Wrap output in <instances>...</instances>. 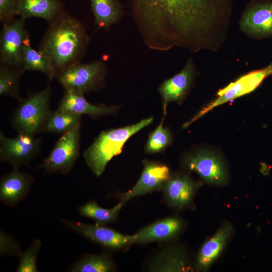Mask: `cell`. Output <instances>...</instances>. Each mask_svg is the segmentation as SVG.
<instances>
[{
    "mask_svg": "<svg viewBox=\"0 0 272 272\" xmlns=\"http://www.w3.org/2000/svg\"><path fill=\"white\" fill-rule=\"evenodd\" d=\"M21 67L24 72L37 71L44 74L51 82L55 78L53 70L48 58L39 50L33 49L30 40L24 45L22 55Z\"/></svg>",
    "mask_w": 272,
    "mask_h": 272,
    "instance_id": "obj_23",
    "label": "cell"
},
{
    "mask_svg": "<svg viewBox=\"0 0 272 272\" xmlns=\"http://www.w3.org/2000/svg\"><path fill=\"white\" fill-rule=\"evenodd\" d=\"M144 169L134 186L120 195L123 205L135 196L163 190L164 184L170 177V170L166 165L144 159Z\"/></svg>",
    "mask_w": 272,
    "mask_h": 272,
    "instance_id": "obj_12",
    "label": "cell"
},
{
    "mask_svg": "<svg viewBox=\"0 0 272 272\" xmlns=\"http://www.w3.org/2000/svg\"><path fill=\"white\" fill-rule=\"evenodd\" d=\"M81 125L62 134L38 167L49 173L70 172L79 156Z\"/></svg>",
    "mask_w": 272,
    "mask_h": 272,
    "instance_id": "obj_6",
    "label": "cell"
},
{
    "mask_svg": "<svg viewBox=\"0 0 272 272\" xmlns=\"http://www.w3.org/2000/svg\"><path fill=\"white\" fill-rule=\"evenodd\" d=\"M41 247V242L35 239L30 246L20 255L19 263L17 268L18 272H37L36 259Z\"/></svg>",
    "mask_w": 272,
    "mask_h": 272,
    "instance_id": "obj_29",
    "label": "cell"
},
{
    "mask_svg": "<svg viewBox=\"0 0 272 272\" xmlns=\"http://www.w3.org/2000/svg\"><path fill=\"white\" fill-rule=\"evenodd\" d=\"M118 108L119 107L116 106L93 104L86 99L84 94L72 90H65L57 110L81 116L86 114L93 118H97L104 116L114 115L118 111Z\"/></svg>",
    "mask_w": 272,
    "mask_h": 272,
    "instance_id": "obj_15",
    "label": "cell"
},
{
    "mask_svg": "<svg viewBox=\"0 0 272 272\" xmlns=\"http://www.w3.org/2000/svg\"><path fill=\"white\" fill-rule=\"evenodd\" d=\"M132 19L151 49L195 52L220 46L233 0H129Z\"/></svg>",
    "mask_w": 272,
    "mask_h": 272,
    "instance_id": "obj_1",
    "label": "cell"
},
{
    "mask_svg": "<svg viewBox=\"0 0 272 272\" xmlns=\"http://www.w3.org/2000/svg\"><path fill=\"white\" fill-rule=\"evenodd\" d=\"M61 221L90 241L107 249L123 250L135 243V234L125 235L104 225L86 224L65 219Z\"/></svg>",
    "mask_w": 272,
    "mask_h": 272,
    "instance_id": "obj_8",
    "label": "cell"
},
{
    "mask_svg": "<svg viewBox=\"0 0 272 272\" xmlns=\"http://www.w3.org/2000/svg\"><path fill=\"white\" fill-rule=\"evenodd\" d=\"M240 27L254 38L272 36V1L255 2L247 6L241 17Z\"/></svg>",
    "mask_w": 272,
    "mask_h": 272,
    "instance_id": "obj_13",
    "label": "cell"
},
{
    "mask_svg": "<svg viewBox=\"0 0 272 272\" xmlns=\"http://www.w3.org/2000/svg\"><path fill=\"white\" fill-rule=\"evenodd\" d=\"M194 72L193 62L190 58L179 73L160 85L158 91L162 97L164 114L166 113V107L169 102L180 103L184 99L191 85Z\"/></svg>",
    "mask_w": 272,
    "mask_h": 272,
    "instance_id": "obj_14",
    "label": "cell"
},
{
    "mask_svg": "<svg viewBox=\"0 0 272 272\" xmlns=\"http://www.w3.org/2000/svg\"><path fill=\"white\" fill-rule=\"evenodd\" d=\"M19 0H0V21L3 24L10 23L18 16Z\"/></svg>",
    "mask_w": 272,
    "mask_h": 272,
    "instance_id": "obj_30",
    "label": "cell"
},
{
    "mask_svg": "<svg viewBox=\"0 0 272 272\" xmlns=\"http://www.w3.org/2000/svg\"><path fill=\"white\" fill-rule=\"evenodd\" d=\"M24 71L21 67L0 63V95L8 96L20 101L19 83Z\"/></svg>",
    "mask_w": 272,
    "mask_h": 272,
    "instance_id": "obj_27",
    "label": "cell"
},
{
    "mask_svg": "<svg viewBox=\"0 0 272 272\" xmlns=\"http://www.w3.org/2000/svg\"><path fill=\"white\" fill-rule=\"evenodd\" d=\"M48 24L38 49L49 59L56 78L81 62L90 38L83 24L65 11Z\"/></svg>",
    "mask_w": 272,
    "mask_h": 272,
    "instance_id": "obj_2",
    "label": "cell"
},
{
    "mask_svg": "<svg viewBox=\"0 0 272 272\" xmlns=\"http://www.w3.org/2000/svg\"><path fill=\"white\" fill-rule=\"evenodd\" d=\"M51 88L30 94L22 99L11 118V125L18 133L35 135L42 132L49 114Z\"/></svg>",
    "mask_w": 272,
    "mask_h": 272,
    "instance_id": "obj_4",
    "label": "cell"
},
{
    "mask_svg": "<svg viewBox=\"0 0 272 272\" xmlns=\"http://www.w3.org/2000/svg\"><path fill=\"white\" fill-rule=\"evenodd\" d=\"M0 238L1 255H21L20 246L13 238L3 232H1Z\"/></svg>",
    "mask_w": 272,
    "mask_h": 272,
    "instance_id": "obj_31",
    "label": "cell"
},
{
    "mask_svg": "<svg viewBox=\"0 0 272 272\" xmlns=\"http://www.w3.org/2000/svg\"><path fill=\"white\" fill-rule=\"evenodd\" d=\"M34 180L31 175L20 171L19 168H13L11 172L1 178V201L10 207L17 204L26 197Z\"/></svg>",
    "mask_w": 272,
    "mask_h": 272,
    "instance_id": "obj_17",
    "label": "cell"
},
{
    "mask_svg": "<svg viewBox=\"0 0 272 272\" xmlns=\"http://www.w3.org/2000/svg\"><path fill=\"white\" fill-rule=\"evenodd\" d=\"M183 163L188 170L196 172L209 183L223 185L227 181V171L223 161L208 150L188 154Z\"/></svg>",
    "mask_w": 272,
    "mask_h": 272,
    "instance_id": "obj_11",
    "label": "cell"
},
{
    "mask_svg": "<svg viewBox=\"0 0 272 272\" xmlns=\"http://www.w3.org/2000/svg\"><path fill=\"white\" fill-rule=\"evenodd\" d=\"M64 11L61 0H19L18 16L24 20L36 17L49 23Z\"/></svg>",
    "mask_w": 272,
    "mask_h": 272,
    "instance_id": "obj_21",
    "label": "cell"
},
{
    "mask_svg": "<svg viewBox=\"0 0 272 272\" xmlns=\"http://www.w3.org/2000/svg\"><path fill=\"white\" fill-rule=\"evenodd\" d=\"M25 22L20 18L3 24L0 36V63L21 67L24 46L30 40Z\"/></svg>",
    "mask_w": 272,
    "mask_h": 272,
    "instance_id": "obj_9",
    "label": "cell"
},
{
    "mask_svg": "<svg viewBox=\"0 0 272 272\" xmlns=\"http://www.w3.org/2000/svg\"><path fill=\"white\" fill-rule=\"evenodd\" d=\"M184 223L176 217H167L155 222L139 230L135 243L146 244L165 241L177 236L182 230Z\"/></svg>",
    "mask_w": 272,
    "mask_h": 272,
    "instance_id": "obj_19",
    "label": "cell"
},
{
    "mask_svg": "<svg viewBox=\"0 0 272 272\" xmlns=\"http://www.w3.org/2000/svg\"><path fill=\"white\" fill-rule=\"evenodd\" d=\"M197 184L185 175L170 176L165 182L163 190L167 204L181 209L189 205L193 198Z\"/></svg>",
    "mask_w": 272,
    "mask_h": 272,
    "instance_id": "obj_16",
    "label": "cell"
},
{
    "mask_svg": "<svg viewBox=\"0 0 272 272\" xmlns=\"http://www.w3.org/2000/svg\"><path fill=\"white\" fill-rule=\"evenodd\" d=\"M123 203L119 201L111 209L99 206L95 200L90 201L78 209L80 215L94 220L96 224L106 225L115 222L118 218Z\"/></svg>",
    "mask_w": 272,
    "mask_h": 272,
    "instance_id": "obj_25",
    "label": "cell"
},
{
    "mask_svg": "<svg viewBox=\"0 0 272 272\" xmlns=\"http://www.w3.org/2000/svg\"><path fill=\"white\" fill-rule=\"evenodd\" d=\"M41 139L35 135L18 133L14 138H8L0 133V159L13 168L28 165L39 154Z\"/></svg>",
    "mask_w": 272,
    "mask_h": 272,
    "instance_id": "obj_7",
    "label": "cell"
},
{
    "mask_svg": "<svg viewBox=\"0 0 272 272\" xmlns=\"http://www.w3.org/2000/svg\"><path fill=\"white\" fill-rule=\"evenodd\" d=\"M232 231L233 227L230 223L223 224L216 233L202 245L193 269L206 271L222 253Z\"/></svg>",
    "mask_w": 272,
    "mask_h": 272,
    "instance_id": "obj_18",
    "label": "cell"
},
{
    "mask_svg": "<svg viewBox=\"0 0 272 272\" xmlns=\"http://www.w3.org/2000/svg\"><path fill=\"white\" fill-rule=\"evenodd\" d=\"M153 120L150 117L135 124L102 131L84 152L87 165L97 177L100 176L108 162L121 153L125 142Z\"/></svg>",
    "mask_w": 272,
    "mask_h": 272,
    "instance_id": "obj_3",
    "label": "cell"
},
{
    "mask_svg": "<svg viewBox=\"0 0 272 272\" xmlns=\"http://www.w3.org/2000/svg\"><path fill=\"white\" fill-rule=\"evenodd\" d=\"M114 269V262L108 253L85 255L71 268L73 272H109Z\"/></svg>",
    "mask_w": 272,
    "mask_h": 272,
    "instance_id": "obj_26",
    "label": "cell"
},
{
    "mask_svg": "<svg viewBox=\"0 0 272 272\" xmlns=\"http://www.w3.org/2000/svg\"><path fill=\"white\" fill-rule=\"evenodd\" d=\"M107 72L105 62L96 60L74 65L60 73L56 78L65 90L85 94L99 91L104 86Z\"/></svg>",
    "mask_w": 272,
    "mask_h": 272,
    "instance_id": "obj_5",
    "label": "cell"
},
{
    "mask_svg": "<svg viewBox=\"0 0 272 272\" xmlns=\"http://www.w3.org/2000/svg\"><path fill=\"white\" fill-rule=\"evenodd\" d=\"M95 23L98 29L108 30L119 22L123 15L119 0H90Z\"/></svg>",
    "mask_w": 272,
    "mask_h": 272,
    "instance_id": "obj_22",
    "label": "cell"
},
{
    "mask_svg": "<svg viewBox=\"0 0 272 272\" xmlns=\"http://www.w3.org/2000/svg\"><path fill=\"white\" fill-rule=\"evenodd\" d=\"M164 119L163 116L159 125L150 133L145 147L146 153L153 154L163 152L171 145L172 134L169 127L163 126Z\"/></svg>",
    "mask_w": 272,
    "mask_h": 272,
    "instance_id": "obj_28",
    "label": "cell"
},
{
    "mask_svg": "<svg viewBox=\"0 0 272 272\" xmlns=\"http://www.w3.org/2000/svg\"><path fill=\"white\" fill-rule=\"evenodd\" d=\"M81 123V115L57 109L51 110L43 125L42 132L63 134Z\"/></svg>",
    "mask_w": 272,
    "mask_h": 272,
    "instance_id": "obj_24",
    "label": "cell"
},
{
    "mask_svg": "<svg viewBox=\"0 0 272 272\" xmlns=\"http://www.w3.org/2000/svg\"><path fill=\"white\" fill-rule=\"evenodd\" d=\"M270 75H272V63L264 68L252 71L241 77L220 90L217 94V98L204 107L191 120L185 123L183 127H187L214 107L253 91Z\"/></svg>",
    "mask_w": 272,
    "mask_h": 272,
    "instance_id": "obj_10",
    "label": "cell"
},
{
    "mask_svg": "<svg viewBox=\"0 0 272 272\" xmlns=\"http://www.w3.org/2000/svg\"><path fill=\"white\" fill-rule=\"evenodd\" d=\"M190 269L186 253L180 245H171L157 253L148 264L149 271H187Z\"/></svg>",
    "mask_w": 272,
    "mask_h": 272,
    "instance_id": "obj_20",
    "label": "cell"
}]
</instances>
